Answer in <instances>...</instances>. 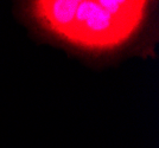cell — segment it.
Segmentation results:
<instances>
[{
  "instance_id": "1",
  "label": "cell",
  "mask_w": 159,
  "mask_h": 148,
  "mask_svg": "<svg viewBox=\"0 0 159 148\" xmlns=\"http://www.w3.org/2000/svg\"><path fill=\"white\" fill-rule=\"evenodd\" d=\"M148 1L47 0L29 4L38 26L69 45L105 52L124 46L139 33Z\"/></svg>"
}]
</instances>
